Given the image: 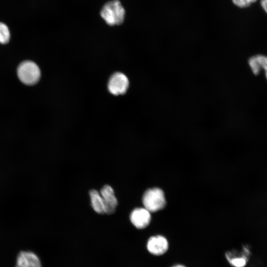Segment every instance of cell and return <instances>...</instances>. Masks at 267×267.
I'll list each match as a JSON object with an SVG mask.
<instances>
[{
  "label": "cell",
  "mask_w": 267,
  "mask_h": 267,
  "mask_svg": "<svg viewBox=\"0 0 267 267\" xmlns=\"http://www.w3.org/2000/svg\"><path fill=\"white\" fill-rule=\"evenodd\" d=\"M248 65L252 72L258 76L263 72L267 81V55L257 54L250 57L248 61Z\"/></svg>",
  "instance_id": "obj_7"
},
{
  "label": "cell",
  "mask_w": 267,
  "mask_h": 267,
  "mask_svg": "<svg viewBox=\"0 0 267 267\" xmlns=\"http://www.w3.org/2000/svg\"><path fill=\"white\" fill-rule=\"evenodd\" d=\"M100 193L103 199L104 214L113 213L118 205V201L113 188L108 185H105L101 189Z\"/></svg>",
  "instance_id": "obj_8"
},
{
  "label": "cell",
  "mask_w": 267,
  "mask_h": 267,
  "mask_svg": "<svg viewBox=\"0 0 267 267\" xmlns=\"http://www.w3.org/2000/svg\"><path fill=\"white\" fill-rule=\"evenodd\" d=\"M125 9L119 0H112L105 3L100 14L102 18L110 26L122 24L125 17Z\"/></svg>",
  "instance_id": "obj_1"
},
{
  "label": "cell",
  "mask_w": 267,
  "mask_h": 267,
  "mask_svg": "<svg viewBox=\"0 0 267 267\" xmlns=\"http://www.w3.org/2000/svg\"><path fill=\"white\" fill-rule=\"evenodd\" d=\"M10 38V33L8 26L3 22H0V43L7 44Z\"/></svg>",
  "instance_id": "obj_12"
},
{
  "label": "cell",
  "mask_w": 267,
  "mask_h": 267,
  "mask_svg": "<svg viewBox=\"0 0 267 267\" xmlns=\"http://www.w3.org/2000/svg\"><path fill=\"white\" fill-rule=\"evenodd\" d=\"M225 255L229 263L232 267H244L250 256V250L249 247L244 246L241 252L233 250L227 252Z\"/></svg>",
  "instance_id": "obj_5"
},
{
  "label": "cell",
  "mask_w": 267,
  "mask_h": 267,
  "mask_svg": "<svg viewBox=\"0 0 267 267\" xmlns=\"http://www.w3.org/2000/svg\"><path fill=\"white\" fill-rule=\"evenodd\" d=\"M172 267H185L184 266H182V265H175Z\"/></svg>",
  "instance_id": "obj_15"
},
{
  "label": "cell",
  "mask_w": 267,
  "mask_h": 267,
  "mask_svg": "<svg viewBox=\"0 0 267 267\" xmlns=\"http://www.w3.org/2000/svg\"><path fill=\"white\" fill-rule=\"evenodd\" d=\"M15 267H42L38 256L32 251H23L18 254Z\"/></svg>",
  "instance_id": "obj_10"
},
{
  "label": "cell",
  "mask_w": 267,
  "mask_h": 267,
  "mask_svg": "<svg viewBox=\"0 0 267 267\" xmlns=\"http://www.w3.org/2000/svg\"><path fill=\"white\" fill-rule=\"evenodd\" d=\"M17 75L23 84L32 86L37 84L40 80L41 71L35 62L25 61L19 64L17 68Z\"/></svg>",
  "instance_id": "obj_2"
},
{
  "label": "cell",
  "mask_w": 267,
  "mask_h": 267,
  "mask_svg": "<svg viewBox=\"0 0 267 267\" xmlns=\"http://www.w3.org/2000/svg\"><path fill=\"white\" fill-rule=\"evenodd\" d=\"M233 3L240 8H245L249 6L252 3L256 2L257 0H232Z\"/></svg>",
  "instance_id": "obj_13"
},
{
  "label": "cell",
  "mask_w": 267,
  "mask_h": 267,
  "mask_svg": "<svg viewBox=\"0 0 267 267\" xmlns=\"http://www.w3.org/2000/svg\"><path fill=\"white\" fill-rule=\"evenodd\" d=\"M130 220L132 224L137 228H144L150 222V212L144 208H136L131 213Z\"/></svg>",
  "instance_id": "obj_9"
},
{
  "label": "cell",
  "mask_w": 267,
  "mask_h": 267,
  "mask_svg": "<svg viewBox=\"0 0 267 267\" xmlns=\"http://www.w3.org/2000/svg\"><path fill=\"white\" fill-rule=\"evenodd\" d=\"M91 204L93 209L96 213L104 214V206L102 197L96 190L92 189L89 191Z\"/></svg>",
  "instance_id": "obj_11"
},
{
  "label": "cell",
  "mask_w": 267,
  "mask_h": 267,
  "mask_svg": "<svg viewBox=\"0 0 267 267\" xmlns=\"http://www.w3.org/2000/svg\"><path fill=\"white\" fill-rule=\"evenodd\" d=\"M261 4L262 8L267 13V0H261Z\"/></svg>",
  "instance_id": "obj_14"
},
{
  "label": "cell",
  "mask_w": 267,
  "mask_h": 267,
  "mask_svg": "<svg viewBox=\"0 0 267 267\" xmlns=\"http://www.w3.org/2000/svg\"><path fill=\"white\" fill-rule=\"evenodd\" d=\"M142 203L144 208L150 212H155L162 209L166 205L163 191L159 188L147 190L143 195Z\"/></svg>",
  "instance_id": "obj_3"
},
{
  "label": "cell",
  "mask_w": 267,
  "mask_h": 267,
  "mask_svg": "<svg viewBox=\"0 0 267 267\" xmlns=\"http://www.w3.org/2000/svg\"><path fill=\"white\" fill-rule=\"evenodd\" d=\"M129 80L127 76L122 73H116L110 78L108 88L114 95L125 93L129 87Z\"/></svg>",
  "instance_id": "obj_4"
},
{
  "label": "cell",
  "mask_w": 267,
  "mask_h": 267,
  "mask_svg": "<svg viewBox=\"0 0 267 267\" xmlns=\"http://www.w3.org/2000/svg\"><path fill=\"white\" fill-rule=\"evenodd\" d=\"M169 247L167 239L161 235L151 237L147 243L148 251L152 255L160 256L165 254Z\"/></svg>",
  "instance_id": "obj_6"
}]
</instances>
